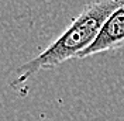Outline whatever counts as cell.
Returning <instances> with one entry per match:
<instances>
[{
  "mask_svg": "<svg viewBox=\"0 0 124 121\" xmlns=\"http://www.w3.org/2000/svg\"><path fill=\"white\" fill-rule=\"evenodd\" d=\"M124 0H93L86 4L55 41L37 56L17 68L11 86L17 89L34 77L39 70H49L72 58H79V55L92 45L99 35L107 17Z\"/></svg>",
  "mask_w": 124,
  "mask_h": 121,
  "instance_id": "1",
  "label": "cell"
},
{
  "mask_svg": "<svg viewBox=\"0 0 124 121\" xmlns=\"http://www.w3.org/2000/svg\"><path fill=\"white\" fill-rule=\"evenodd\" d=\"M124 46V1L107 17L101 27L99 35L79 55V59L87 58L90 55L116 51Z\"/></svg>",
  "mask_w": 124,
  "mask_h": 121,
  "instance_id": "2",
  "label": "cell"
}]
</instances>
